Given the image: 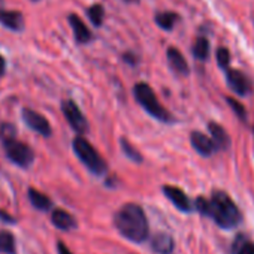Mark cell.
<instances>
[{"label": "cell", "mask_w": 254, "mask_h": 254, "mask_svg": "<svg viewBox=\"0 0 254 254\" xmlns=\"http://www.w3.org/2000/svg\"><path fill=\"white\" fill-rule=\"evenodd\" d=\"M117 230L132 242L141 244L148 238V220L144 209L136 203H126L121 206L114 218Z\"/></svg>", "instance_id": "cell-1"}, {"label": "cell", "mask_w": 254, "mask_h": 254, "mask_svg": "<svg viewBox=\"0 0 254 254\" xmlns=\"http://www.w3.org/2000/svg\"><path fill=\"white\" fill-rule=\"evenodd\" d=\"M211 200V214L209 217L221 229H233L241 221V212L233 202V199L224 191H214Z\"/></svg>", "instance_id": "cell-2"}, {"label": "cell", "mask_w": 254, "mask_h": 254, "mask_svg": "<svg viewBox=\"0 0 254 254\" xmlns=\"http://www.w3.org/2000/svg\"><path fill=\"white\" fill-rule=\"evenodd\" d=\"M133 94L138 100V103L154 118L163 121V123H171L172 121V117L171 114L165 109V106L159 102L154 90L145 84V82H139L135 85L133 88Z\"/></svg>", "instance_id": "cell-3"}, {"label": "cell", "mask_w": 254, "mask_h": 254, "mask_svg": "<svg viewBox=\"0 0 254 254\" xmlns=\"http://www.w3.org/2000/svg\"><path fill=\"white\" fill-rule=\"evenodd\" d=\"M73 151L78 156V159L88 168L90 172L96 174V175H102L106 172L108 165L106 162L102 159V156L94 150V147L82 136H76L72 142Z\"/></svg>", "instance_id": "cell-4"}, {"label": "cell", "mask_w": 254, "mask_h": 254, "mask_svg": "<svg viewBox=\"0 0 254 254\" xmlns=\"http://www.w3.org/2000/svg\"><path fill=\"white\" fill-rule=\"evenodd\" d=\"M3 148H5L6 157L12 163H15L17 166L27 169L33 163V159H35L33 150L27 144L18 141L15 136L5 138L3 139Z\"/></svg>", "instance_id": "cell-5"}, {"label": "cell", "mask_w": 254, "mask_h": 254, "mask_svg": "<svg viewBox=\"0 0 254 254\" xmlns=\"http://www.w3.org/2000/svg\"><path fill=\"white\" fill-rule=\"evenodd\" d=\"M62 111H63V114H64L67 123L70 124V127H72V129H73L76 133L84 135V133L88 132V123H87V118L82 115L81 109L78 108V105H76L73 100H70V99L63 100V103H62Z\"/></svg>", "instance_id": "cell-6"}, {"label": "cell", "mask_w": 254, "mask_h": 254, "mask_svg": "<svg viewBox=\"0 0 254 254\" xmlns=\"http://www.w3.org/2000/svg\"><path fill=\"white\" fill-rule=\"evenodd\" d=\"M21 115H23V121L30 127L32 130L38 132L42 136H50L51 135V126H50L48 120L42 114H39L35 109L24 108Z\"/></svg>", "instance_id": "cell-7"}, {"label": "cell", "mask_w": 254, "mask_h": 254, "mask_svg": "<svg viewBox=\"0 0 254 254\" xmlns=\"http://www.w3.org/2000/svg\"><path fill=\"white\" fill-rule=\"evenodd\" d=\"M226 78H227L229 87H230L236 94H239V96H247V94L251 91V82H250V79H248L241 70L227 69Z\"/></svg>", "instance_id": "cell-8"}, {"label": "cell", "mask_w": 254, "mask_h": 254, "mask_svg": "<svg viewBox=\"0 0 254 254\" xmlns=\"http://www.w3.org/2000/svg\"><path fill=\"white\" fill-rule=\"evenodd\" d=\"M163 191H165V196L180 209V211H184V212H190L193 209V203L190 202V199L187 197V194L178 189V187H174V186H165L163 187Z\"/></svg>", "instance_id": "cell-9"}, {"label": "cell", "mask_w": 254, "mask_h": 254, "mask_svg": "<svg viewBox=\"0 0 254 254\" xmlns=\"http://www.w3.org/2000/svg\"><path fill=\"white\" fill-rule=\"evenodd\" d=\"M190 142H191L193 148L203 157H209L214 151H217L214 141L202 132H191Z\"/></svg>", "instance_id": "cell-10"}, {"label": "cell", "mask_w": 254, "mask_h": 254, "mask_svg": "<svg viewBox=\"0 0 254 254\" xmlns=\"http://www.w3.org/2000/svg\"><path fill=\"white\" fill-rule=\"evenodd\" d=\"M67 20H69V24L73 30V36H75L78 44H87L91 41L93 35H91L90 29L85 26V23L76 14H70Z\"/></svg>", "instance_id": "cell-11"}, {"label": "cell", "mask_w": 254, "mask_h": 254, "mask_svg": "<svg viewBox=\"0 0 254 254\" xmlns=\"http://www.w3.org/2000/svg\"><path fill=\"white\" fill-rule=\"evenodd\" d=\"M0 24H3L6 29H11L14 32H21L24 29L23 14L18 11L0 9Z\"/></svg>", "instance_id": "cell-12"}, {"label": "cell", "mask_w": 254, "mask_h": 254, "mask_svg": "<svg viewBox=\"0 0 254 254\" xmlns=\"http://www.w3.org/2000/svg\"><path fill=\"white\" fill-rule=\"evenodd\" d=\"M166 56H168V62L169 64L172 66V69L181 75H187L190 72V67H189V63L186 60V57L183 56V53L175 48V47H171L168 48L166 51Z\"/></svg>", "instance_id": "cell-13"}, {"label": "cell", "mask_w": 254, "mask_h": 254, "mask_svg": "<svg viewBox=\"0 0 254 254\" xmlns=\"http://www.w3.org/2000/svg\"><path fill=\"white\" fill-rule=\"evenodd\" d=\"M208 130L211 133V139L214 141L217 150H227L230 147V138L226 133L224 127L217 124V123H209L208 124Z\"/></svg>", "instance_id": "cell-14"}, {"label": "cell", "mask_w": 254, "mask_h": 254, "mask_svg": "<svg viewBox=\"0 0 254 254\" xmlns=\"http://www.w3.org/2000/svg\"><path fill=\"white\" fill-rule=\"evenodd\" d=\"M51 221L60 230H72L76 227L75 217L64 209H54L51 214Z\"/></svg>", "instance_id": "cell-15"}, {"label": "cell", "mask_w": 254, "mask_h": 254, "mask_svg": "<svg viewBox=\"0 0 254 254\" xmlns=\"http://www.w3.org/2000/svg\"><path fill=\"white\" fill-rule=\"evenodd\" d=\"M151 245H153V250L159 254H171L174 250V241L166 233H157Z\"/></svg>", "instance_id": "cell-16"}, {"label": "cell", "mask_w": 254, "mask_h": 254, "mask_svg": "<svg viewBox=\"0 0 254 254\" xmlns=\"http://www.w3.org/2000/svg\"><path fill=\"white\" fill-rule=\"evenodd\" d=\"M27 194H29V200H30V203H32L36 209L47 211V209H50V208H51V205H53L51 199H50L47 194L41 193L39 190H36V189H33V187H30V189H29Z\"/></svg>", "instance_id": "cell-17"}, {"label": "cell", "mask_w": 254, "mask_h": 254, "mask_svg": "<svg viewBox=\"0 0 254 254\" xmlns=\"http://www.w3.org/2000/svg\"><path fill=\"white\" fill-rule=\"evenodd\" d=\"M178 20H180V15L175 14V12H171V11H168V12H159L156 15V23L163 30H172L174 26L178 23Z\"/></svg>", "instance_id": "cell-18"}, {"label": "cell", "mask_w": 254, "mask_h": 254, "mask_svg": "<svg viewBox=\"0 0 254 254\" xmlns=\"http://www.w3.org/2000/svg\"><path fill=\"white\" fill-rule=\"evenodd\" d=\"M0 253L15 254V236L9 230H0Z\"/></svg>", "instance_id": "cell-19"}, {"label": "cell", "mask_w": 254, "mask_h": 254, "mask_svg": "<svg viewBox=\"0 0 254 254\" xmlns=\"http://www.w3.org/2000/svg\"><path fill=\"white\" fill-rule=\"evenodd\" d=\"M193 54L197 60H206L209 56V42L205 38H197L193 45Z\"/></svg>", "instance_id": "cell-20"}, {"label": "cell", "mask_w": 254, "mask_h": 254, "mask_svg": "<svg viewBox=\"0 0 254 254\" xmlns=\"http://www.w3.org/2000/svg\"><path fill=\"white\" fill-rule=\"evenodd\" d=\"M87 15H88L90 21H91L96 27L102 26L103 17H105L103 6H102V5H93V6H90V8L87 9Z\"/></svg>", "instance_id": "cell-21"}, {"label": "cell", "mask_w": 254, "mask_h": 254, "mask_svg": "<svg viewBox=\"0 0 254 254\" xmlns=\"http://www.w3.org/2000/svg\"><path fill=\"white\" fill-rule=\"evenodd\" d=\"M120 144H121V148H123V153L127 156V157H129L130 160H133V162H138V163H141L142 162V156H141V153L129 142V141H127V139H121L120 141Z\"/></svg>", "instance_id": "cell-22"}, {"label": "cell", "mask_w": 254, "mask_h": 254, "mask_svg": "<svg viewBox=\"0 0 254 254\" xmlns=\"http://www.w3.org/2000/svg\"><path fill=\"white\" fill-rule=\"evenodd\" d=\"M215 57H217V63H218L220 67H223V69H227V67H229V64H230V53H229L227 48L220 47V48L217 50Z\"/></svg>", "instance_id": "cell-23"}, {"label": "cell", "mask_w": 254, "mask_h": 254, "mask_svg": "<svg viewBox=\"0 0 254 254\" xmlns=\"http://www.w3.org/2000/svg\"><path fill=\"white\" fill-rule=\"evenodd\" d=\"M226 100H227L229 106L233 109V112H235L241 120H247V111H245L244 105H242L239 100H236V99H233V97H227Z\"/></svg>", "instance_id": "cell-24"}, {"label": "cell", "mask_w": 254, "mask_h": 254, "mask_svg": "<svg viewBox=\"0 0 254 254\" xmlns=\"http://www.w3.org/2000/svg\"><path fill=\"white\" fill-rule=\"evenodd\" d=\"M194 208H196L202 215L209 217V214H211V200L205 199L203 196H199V197L196 199V202H194Z\"/></svg>", "instance_id": "cell-25"}, {"label": "cell", "mask_w": 254, "mask_h": 254, "mask_svg": "<svg viewBox=\"0 0 254 254\" xmlns=\"http://www.w3.org/2000/svg\"><path fill=\"white\" fill-rule=\"evenodd\" d=\"M235 254H254V242H251V241L238 242Z\"/></svg>", "instance_id": "cell-26"}, {"label": "cell", "mask_w": 254, "mask_h": 254, "mask_svg": "<svg viewBox=\"0 0 254 254\" xmlns=\"http://www.w3.org/2000/svg\"><path fill=\"white\" fill-rule=\"evenodd\" d=\"M57 250H59V254H72L70 253V250L62 242V241H59V244H57Z\"/></svg>", "instance_id": "cell-27"}, {"label": "cell", "mask_w": 254, "mask_h": 254, "mask_svg": "<svg viewBox=\"0 0 254 254\" xmlns=\"http://www.w3.org/2000/svg\"><path fill=\"white\" fill-rule=\"evenodd\" d=\"M0 218H2L3 221H8V223H15V218H12L9 214H6L5 211L0 209Z\"/></svg>", "instance_id": "cell-28"}, {"label": "cell", "mask_w": 254, "mask_h": 254, "mask_svg": "<svg viewBox=\"0 0 254 254\" xmlns=\"http://www.w3.org/2000/svg\"><path fill=\"white\" fill-rule=\"evenodd\" d=\"M5 70H6V62L2 56H0V78L5 75Z\"/></svg>", "instance_id": "cell-29"}, {"label": "cell", "mask_w": 254, "mask_h": 254, "mask_svg": "<svg viewBox=\"0 0 254 254\" xmlns=\"http://www.w3.org/2000/svg\"><path fill=\"white\" fill-rule=\"evenodd\" d=\"M124 60H126L127 63H130V64H135V63H136V57L132 56V54H129V53L124 54Z\"/></svg>", "instance_id": "cell-30"}, {"label": "cell", "mask_w": 254, "mask_h": 254, "mask_svg": "<svg viewBox=\"0 0 254 254\" xmlns=\"http://www.w3.org/2000/svg\"><path fill=\"white\" fill-rule=\"evenodd\" d=\"M126 2H138V0H126Z\"/></svg>", "instance_id": "cell-31"}, {"label": "cell", "mask_w": 254, "mask_h": 254, "mask_svg": "<svg viewBox=\"0 0 254 254\" xmlns=\"http://www.w3.org/2000/svg\"><path fill=\"white\" fill-rule=\"evenodd\" d=\"M3 5V0H0V6H2Z\"/></svg>", "instance_id": "cell-32"}, {"label": "cell", "mask_w": 254, "mask_h": 254, "mask_svg": "<svg viewBox=\"0 0 254 254\" xmlns=\"http://www.w3.org/2000/svg\"><path fill=\"white\" fill-rule=\"evenodd\" d=\"M35 2H36V0H35Z\"/></svg>", "instance_id": "cell-33"}]
</instances>
